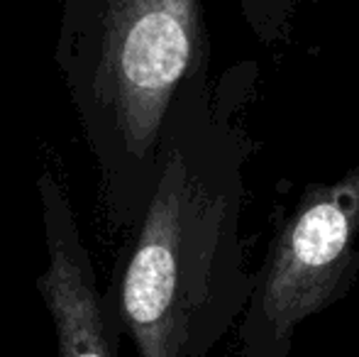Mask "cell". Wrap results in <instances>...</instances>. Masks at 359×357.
<instances>
[{
	"mask_svg": "<svg viewBox=\"0 0 359 357\" xmlns=\"http://www.w3.org/2000/svg\"><path fill=\"white\" fill-rule=\"evenodd\" d=\"M259 69L240 62L203 76L166 125L156 181L100 291L105 333L137 357H208L242 318L255 271L240 220L252 140L240 115Z\"/></svg>",
	"mask_w": 359,
	"mask_h": 357,
	"instance_id": "1",
	"label": "cell"
},
{
	"mask_svg": "<svg viewBox=\"0 0 359 357\" xmlns=\"http://www.w3.org/2000/svg\"><path fill=\"white\" fill-rule=\"evenodd\" d=\"M54 62L98 172L105 218L137 225L166 125L210 76L201 0H62Z\"/></svg>",
	"mask_w": 359,
	"mask_h": 357,
	"instance_id": "2",
	"label": "cell"
},
{
	"mask_svg": "<svg viewBox=\"0 0 359 357\" xmlns=\"http://www.w3.org/2000/svg\"><path fill=\"white\" fill-rule=\"evenodd\" d=\"M359 276V164L308 184L271 238L240 318L242 357H288L301 323L342 301Z\"/></svg>",
	"mask_w": 359,
	"mask_h": 357,
	"instance_id": "3",
	"label": "cell"
},
{
	"mask_svg": "<svg viewBox=\"0 0 359 357\" xmlns=\"http://www.w3.org/2000/svg\"><path fill=\"white\" fill-rule=\"evenodd\" d=\"M47 267L37 291L57 335V357H118L100 316V289L69 191L52 172L37 179Z\"/></svg>",
	"mask_w": 359,
	"mask_h": 357,
	"instance_id": "4",
	"label": "cell"
},
{
	"mask_svg": "<svg viewBox=\"0 0 359 357\" xmlns=\"http://www.w3.org/2000/svg\"><path fill=\"white\" fill-rule=\"evenodd\" d=\"M318 0H237L242 20L252 29L255 39L266 47L288 44L293 39V20L301 5ZM332 3H350V0H332Z\"/></svg>",
	"mask_w": 359,
	"mask_h": 357,
	"instance_id": "5",
	"label": "cell"
}]
</instances>
